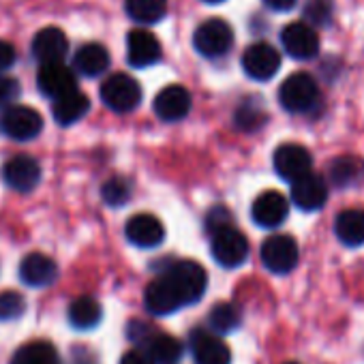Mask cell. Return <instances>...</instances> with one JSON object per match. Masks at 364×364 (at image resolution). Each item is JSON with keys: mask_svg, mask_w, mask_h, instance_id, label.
<instances>
[{"mask_svg": "<svg viewBox=\"0 0 364 364\" xmlns=\"http://www.w3.org/2000/svg\"><path fill=\"white\" fill-rule=\"evenodd\" d=\"M165 274L171 279L182 302H185V306L198 302L204 296L206 285H208V277H206L204 266L193 262V259H180V262L171 264L165 270Z\"/></svg>", "mask_w": 364, "mask_h": 364, "instance_id": "6da1fadb", "label": "cell"}, {"mask_svg": "<svg viewBox=\"0 0 364 364\" xmlns=\"http://www.w3.org/2000/svg\"><path fill=\"white\" fill-rule=\"evenodd\" d=\"M317 99H319V88L309 73H294L279 88V101L291 114L309 112L317 103Z\"/></svg>", "mask_w": 364, "mask_h": 364, "instance_id": "7a4b0ae2", "label": "cell"}, {"mask_svg": "<svg viewBox=\"0 0 364 364\" xmlns=\"http://www.w3.org/2000/svg\"><path fill=\"white\" fill-rule=\"evenodd\" d=\"M210 251H213V257L217 259L219 266L238 268L249 257V242H247L245 234H240L236 228L228 225V228L213 232Z\"/></svg>", "mask_w": 364, "mask_h": 364, "instance_id": "3957f363", "label": "cell"}, {"mask_svg": "<svg viewBox=\"0 0 364 364\" xmlns=\"http://www.w3.org/2000/svg\"><path fill=\"white\" fill-rule=\"evenodd\" d=\"M101 99L109 109H114L118 114H127L139 105L141 88L131 75L116 73V75L107 77L105 84L101 86Z\"/></svg>", "mask_w": 364, "mask_h": 364, "instance_id": "277c9868", "label": "cell"}, {"mask_svg": "<svg viewBox=\"0 0 364 364\" xmlns=\"http://www.w3.org/2000/svg\"><path fill=\"white\" fill-rule=\"evenodd\" d=\"M193 46L206 58L225 56L234 46L232 26L223 20H208V22L200 24V28L193 35Z\"/></svg>", "mask_w": 364, "mask_h": 364, "instance_id": "5b68a950", "label": "cell"}, {"mask_svg": "<svg viewBox=\"0 0 364 364\" xmlns=\"http://www.w3.org/2000/svg\"><path fill=\"white\" fill-rule=\"evenodd\" d=\"M300 251L291 236L277 234L264 240L262 245V262L272 274H287L298 266Z\"/></svg>", "mask_w": 364, "mask_h": 364, "instance_id": "8992f818", "label": "cell"}, {"mask_svg": "<svg viewBox=\"0 0 364 364\" xmlns=\"http://www.w3.org/2000/svg\"><path fill=\"white\" fill-rule=\"evenodd\" d=\"M3 131L18 141L35 139L43 129V118L28 105H9L3 114Z\"/></svg>", "mask_w": 364, "mask_h": 364, "instance_id": "52a82bcc", "label": "cell"}, {"mask_svg": "<svg viewBox=\"0 0 364 364\" xmlns=\"http://www.w3.org/2000/svg\"><path fill=\"white\" fill-rule=\"evenodd\" d=\"M3 180L14 191L31 193L41 182V165L37 163V159L28 154L11 156L3 167Z\"/></svg>", "mask_w": 364, "mask_h": 364, "instance_id": "ba28073f", "label": "cell"}, {"mask_svg": "<svg viewBox=\"0 0 364 364\" xmlns=\"http://www.w3.org/2000/svg\"><path fill=\"white\" fill-rule=\"evenodd\" d=\"M242 69L251 80L268 82L281 69V56L268 43H253L242 54Z\"/></svg>", "mask_w": 364, "mask_h": 364, "instance_id": "9c48e42d", "label": "cell"}, {"mask_svg": "<svg viewBox=\"0 0 364 364\" xmlns=\"http://www.w3.org/2000/svg\"><path fill=\"white\" fill-rule=\"evenodd\" d=\"M144 302L152 315H171V313H176L185 306L178 289L173 287L171 279L165 272L148 283L146 294H144Z\"/></svg>", "mask_w": 364, "mask_h": 364, "instance_id": "30bf717a", "label": "cell"}, {"mask_svg": "<svg viewBox=\"0 0 364 364\" xmlns=\"http://www.w3.org/2000/svg\"><path fill=\"white\" fill-rule=\"evenodd\" d=\"M281 43L285 52L296 60H311L319 52V37L304 22L287 24L281 33Z\"/></svg>", "mask_w": 364, "mask_h": 364, "instance_id": "8fae6325", "label": "cell"}, {"mask_svg": "<svg viewBox=\"0 0 364 364\" xmlns=\"http://www.w3.org/2000/svg\"><path fill=\"white\" fill-rule=\"evenodd\" d=\"M313 159L311 152L300 144H283L274 152V169L283 180L296 182L302 176L311 173Z\"/></svg>", "mask_w": 364, "mask_h": 364, "instance_id": "7c38bea8", "label": "cell"}, {"mask_svg": "<svg viewBox=\"0 0 364 364\" xmlns=\"http://www.w3.org/2000/svg\"><path fill=\"white\" fill-rule=\"evenodd\" d=\"M154 114L165 120V122H176V120H182L189 109H191V95L185 86H165L156 97H154Z\"/></svg>", "mask_w": 364, "mask_h": 364, "instance_id": "4fadbf2b", "label": "cell"}, {"mask_svg": "<svg viewBox=\"0 0 364 364\" xmlns=\"http://www.w3.org/2000/svg\"><path fill=\"white\" fill-rule=\"evenodd\" d=\"M37 84H39L41 92L46 97H52V99H58V97H65V95L77 90L75 73L65 63L41 65L39 75H37Z\"/></svg>", "mask_w": 364, "mask_h": 364, "instance_id": "5bb4252c", "label": "cell"}, {"mask_svg": "<svg viewBox=\"0 0 364 364\" xmlns=\"http://www.w3.org/2000/svg\"><path fill=\"white\" fill-rule=\"evenodd\" d=\"M328 200L326 180L317 173H306L300 180L291 182V202L306 213L319 210Z\"/></svg>", "mask_w": 364, "mask_h": 364, "instance_id": "9a60e30c", "label": "cell"}, {"mask_svg": "<svg viewBox=\"0 0 364 364\" xmlns=\"http://www.w3.org/2000/svg\"><path fill=\"white\" fill-rule=\"evenodd\" d=\"M124 236L131 245L141 247V249H152L159 247L165 238V228L163 223L152 217V215H135L127 221L124 225Z\"/></svg>", "mask_w": 364, "mask_h": 364, "instance_id": "2e32d148", "label": "cell"}, {"mask_svg": "<svg viewBox=\"0 0 364 364\" xmlns=\"http://www.w3.org/2000/svg\"><path fill=\"white\" fill-rule=\"evenodd\" d=\"M127 58L133 67L144 69L161 60V43L144 28H135L127 37Z\"/></svg>", "mask_w": 364, "mask_h": 364, "instance_id": "e0dca14e", "label": "cell"}, {"mask_svg": "<svg viewBox=\"0 0 364 364\" xmlns=\"http://www.w3.org/2000/svg\"><path fill=\"white\" fill-rule=\"evenodd\" d=\"M289 213L287 200L279 191H264L262 196L255 198L251 217L259 228H279Z\"/></svg>", "mask_w": 364, "mask_h": 364, "instance_id": "ac0fdd59", "label": "cell"}, {"mask_svg": "<svg viewBox=\"0 0 364 364\" xmlns=\"http://www.w3.org/2000/svg\"><path fill=\"white\" fill-rule=\"evenodd\" d=\"M191 351L196 364H232L230 347L206 330H196L191 334Z\"/></svg>", "mask_w": 364, "mask_h": 364, "instance_id": "d6986e66", "label": "cell"}, {"mask_svg": "<svg viewBox=\"0 0 364 364\" xmlns=\"http://www.w3.org/2000/svg\"><path fill=\"white\" fill-rule=\"evenodd\" d=\"M67 50H69L67 35L56 26H48L39 31L33 39V54L37 56L41 65L63 63V58L67 56Z\"/></svg>", "mask_w": 364, "mask_h": 364, "instance_id": "ffe728a7", "label": "cell"}, {"mask_svg": "<svg viewBox=\"0 0 364 364\" xmlns=\"http://www.w3.org/2000/svg\"><path fill=\"white\" fill-rule=\"evenodd\" d=\"M20 277L31 287H46L56 281L58 266L46 253H31L20 264Z\"/></svg>", "mask_w": 364, "mask_h": 364, "instance_id": "44dd1931", "label": "cell"}, {"mask_svg": "<svg viewBox=\"0 0 364 364\" xmlns=\"http://www.w3.org/2000/svg\"><path fill=\"white\" fill-rule=\"evenodd\" d=\"M334 234L345 247H362L364 245V210L347 208L334 219Z\"/></svg>", "mask_w": 364, "mask_h": 364, "instance_id": "7402d4cb", "label": "cell"}, {"mask_svg": "<svg viewBox=\"0 0 364 364\" xmlns=\"http://www.w3.org/2000/svg\"><path fill=\"white\" fill-rule=\"evenodd\" d=\"M88 109H90V99L82 90H73L65 97L54 99L52 116L58 124L69 127V124L77 122L80 118H84Z\"/></svg>", "mask_w": 364, "mask_h": 364, "instance_id": "603a6c76", "label": "cell"}, {"mask_svg": "<svg viewBox=\"0 0 364 364\" xmlns=\"http://www.w3.org/2000/svg\"><path fill=\"white\" fill-rule=\"evenodd\" d=\"M146 349H148V358L152 360V364H176L182 358V343L171 336V334H163V332H148L146 336Z\"/></svg>", "mask_w": 364, "mask_h": 364, "instance_id": "cb8c5ba5", "label": "cell"}, {"mask_svg": "<svg viewBox=\"0 0 364 364\" xmlns=\"http://www.w3.org/2000/svg\"><path fill=\"white\" fill-rule=\"evenodd\" d=\"M75 69L86 75V77H97L101 73L107 71L109 67V54L103 46L99 43H88V46H82L77 52H75Z\"/></svg>", "mask_w": 364, "mask_h": 364, "instance_id": "d4e9b609", "label": "cell"}, {"mask_svg": "<svg viewBox=\"0 0 364 364\" xmlns=\"http://www.w3.org/2000/svg\"><path fill=\"white\" fill-rule=\"evenodd\" d=\"M101 317H103V309L99 300L92 296H80L69 306V321L77 330H92L95 326H99Z\"/></svg>", "mask_w": 364, "mask_h": 364, "instance_id": "484cf974", "label": "cell"}, {"mask_svg": "<svg viewBox=\"0 0 364 364\" xmlns=\"http://www.w3.org/2000/svg\"><path fill=\"white\" fill-rule=\"evenodd\" d=\"M58 362H60L58 351L48 341L26 343L11 358V364H58Z\"/></svg>", "mask_w": 364, "mask_h": 364, "instance_id": "4316f807", "label": "cell"}, {"mask_svg": "<svg viewBox=\"0 0 364 364\" xmlns=\"http://www.w3.org/2000/svg\"><path fill=\"white\" fill-rule=\"evenodd\" d=\"M124 7L137 24H156L167 14V0H127Z\"/></svg>", "mask_w": 364, "mask_h": 364, "instance_id": "83f0119b", "label": "cell"}, {"mask_svg": "<svg viewBox=\"0 0 364 364\" xmlns=\"http://www.w3.org/2000/svg\"><path fill=\"white\" fill-rule=\"evenodd\" d=\"M364 171V163L358 156H338L330 163V178L334 185L347 187L355 182Z\"/></svg>", "mask_w": 364, "mask_h": 364, "instance_id": "f1b7e54d", "label": "cell"}, {"mask_svg": "<svg viewBox=\"0 0 364 364\" xmlns=\"http://www.w3.org/2000/svg\"><path fill=\"white\" fill-rule=\"evenodd\" d=\"M242 317H240V311L236 304L232 302H219L213 306L210 311V317H208V323L215 332L219 334H228V332H234L238 326H240Z\"/></svg>", "mask_w": 364, "mask_h": 364, "instance_id": "f546056e", "label": "cell"}, {"mask_svg": "<svg viewBox=\"0 0 364 364\" xmlns=\"http://www.w3.org/2000/svg\"><path fill=\"white\" fill-rule=\"evenodd\" d=\"M103 202L109 206H122L131 198V187L124 178H109L101 189Z\"/></svg>", "mask_w": 364, "mask_h": 364, "instance_id": "4dcf8cb0", "label": "cell"}, {"mask_svg": "<svg viewBox=\"0 0 364 364\" xmlns=\"http://www.w3.org/2000/svg\"><path fill=\"white\" fill-rule=\"evenodd\" d=\"M26 311V300L18 291H3L0 294V319L11 321L22 317Z\"/></svg>", "mask_w": 364, "mask_h": 364, "instance_id": "1f68e13d", "label": "cell"}, {"mask_svg": "<svg viewBox=\"0 0 364 364\" xmlns=\"http://www.w3.org/2000/svg\"><path fill=\"white\" fill-rule=\"evenodd\" d=\"M304 18L313 26H328L332 20V3L330 0H306Z\"/></svg>", "mask_w": 364, "mask_h": 364, "instance_id": "d6a6232c", "label": "cell"}, {"mask_svg": "<svg viewBox=\"0 0 364 364\" xmlns=\"http://www.w3.org/2000/svg\"><path fill=\"white\" fill-rule=\"evenodd\" d=\"M20 92H22V88H20V82L16 77L0 75V107L11 105L20 97Z\"/></svg>", "mask_w": 364, "mask_h": 364, "instance_id": "836d02e7", "label": "cell"}, {"mask_svg": "<svg viewBox=\"0 0 364 364\" xmlns=\"http://www.w3.org/2000/svg\"><path fill=\"white\" fill-rule=\"evenodd\" d=\"M262 120H264V116H262V109H259V107L245 105V107H240V112H238V124H240L242 129H253V127L262 124Z\"/></svg>", "mask_w": 364, "mask_h": 364, "instance_id": "e575fe53", "label": "cell"}, {"mask_svg": "<svg viewBox=\"0 0 364 364\" xmlns=\"http://www.w3.org/2000/svg\"><path fill=\"white\" fill-rule=\"evenodd\" d=\"M16 63V48L7 41H0V71L14 67Z\"/></svg>", "mask_w": 364, "mask_h": 364, "instance_id": "d590c367", "label": "cell"}, {"mask_svg": "<svg viewBox=\"0 0 364 364\" xmlns=\"http://www.w3.org/2000/svg\"><path fill=\"white\" fill-rule=\"evenodd\" d=\"M120 364H152V360H150L144 351L131 349V351H127V353L120 358Z\"/></svg>", "mask_w": 364, "mask_h": 364, "instance_id": "8d00e7d4", "label": "cell"}, {"mask_svg": "<svg viewBox=\"0 0 364 364\" xmlns=\"http://www.w3.org/2000/svg\"><path fill=\"white\" fill-rule=\"evenodd\" d=\"M264 3L274 11H289L298 0H264Z\"/></svg>", "mask_w": 364, "mask_h": 364, "instance_id": "74e56055", "label": "cell"}, {"mask_svg": "<svg viewBox=\"0 0 364 364\" xmlns=\"http://www.w3.org/2000/svg\"><path fill=\"white\" fill-rule=\"evenodd\" d=\"M204 3H210V5H217V3H223V0H204Z\"/></svg>", "mask_w": 364, "mask_h": 364, "instance_id": "f35d334b", "label": "cell"}, {"mask_svg": "<svg viewBox=\"0 0 364 364\" xmlns=\"http://www.w3.org/2000/svg\"><path fill=\"white\" fill-rule=\"evenodd\" d=\"M285 364H298V362H285Z\"/></svg>", "mask_w": 364, "mask_h": 364, "instance_id": "ab89813d", "label": "cell"}]
</instances>
